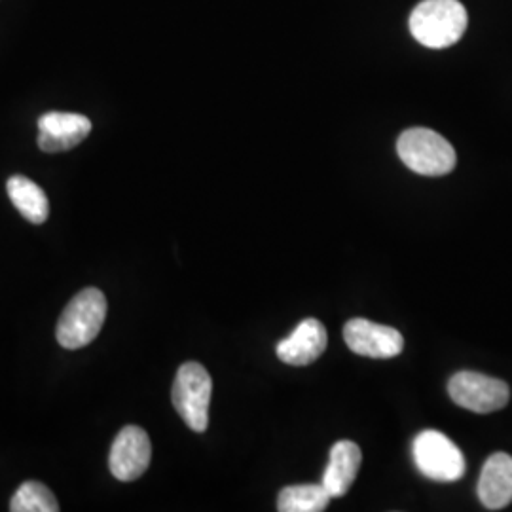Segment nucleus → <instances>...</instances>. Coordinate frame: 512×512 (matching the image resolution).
<instances>
[{
    "instance_id": "f257e3e1",
    "label": "nucleus",
    "mask_w": 512,
    "mask_h": 512,
    "mask_svg": "<svg viewBox=\"0 0 512 512\" xmlns=\"http://www.w3.org/2000/svg\"><path fill=\"white\" fill-rule=\"evenodd\" d=\"M467 10L459 0H421L410 14L412 37L427 48H450L467 29Z\"/></svg>"
},
{
    "instance_id": "f03ea898",
    "label": "nucleus",
    "mask_w": 512,
    "mask_h": 512,
    "mask_svg": "<svg viewBox=\"0 0 512 512\" xmlns=\"http://www.w3.org/2000/svg\"><path fill=\"white\" fill-rule=\"evenodd\" d=\"M107 319V298L99 289H84L67 304L57 321V342L65 349L86 348Z\"/></svg>"
},
{
    "instance_id": "7ed1b4c3",
    "label": "nucleus",
    "mask_w": 512,
    "mask_h": 512,
    "mask_svg": "<svg viewBox=\"0 0 512 512\" xmlns=\"http://www.w3.org/2000/svg\"><path fill=\"white\" fill-rule=\"evenodd\" d=\"M397 152L408 169L425 177L448 175L458 164L454 147L433 129H406L397 141Z\"/></svg>"
},
{
    "instance_id": "20e7f679",
    "label": "nucleus",
    "mask_w": 512,
    "mask_h": 512,
    "mask_svg": "<svg viewBox=\"0 0 512 512\" xmlns=\"http://www.w3.org/2000/svg\"><path fill=\"white\" fill-rule=\"evenodd\" d=\"M213 395V380L200 363H184L175 376L171 391L173 406L177 408L184 423L203 433L209 425V404Z\"/></svg>"
},
{
    "instance_id": "39448f33",
    "label": "nucleus",
    "mask_w": 512,
    "mask_h": 512,
    "mask_svg": "<svg viewBox=\"0 0 512 512\" xmlns=\"http://www.w3.org/2000/svg\"><path fill=\"white\" fill-rule=\"evenodd\" d=\"M412 458L421 475L435 482H456L467 467L458 444L435 429H425L414 439Z\"/></svg>"
},
{
    "instance_id": "423d86ee",
    "label": "nucleus",
    "mask_w": 512,
    "mask_h": 512,
    "mask_svg": "<svg viewBox=\"0 0 512 512\" xmlns=\"http://www.w3.org/2000/svg\"><path fill=\"white\" fill-rule=\"evenodd\" d=\"M448 393L454 403L475 414L497 412L511 399V389L503 380L473 370L454 374L448 382Z\"/></svg>"
},
{
    "instance_id": "0eeeda50",
    "label": "nucleus",
    "mask_w": 512,
    "mask_h": 512,
    "mask_svg": "<svg viewBox=\"0 0 512 512\" xmlns=\"http://www.w3.org/2000/svg\"><path fill=\"white\" fill-rule=\"evenodd\" d=\"M150 459L152 444L147 431L137 425H128L112 442L109 456L110 473L122 482H133L147 473Z\"/></svg>"
},
{
    "instance_id": "6e6552de",
    "label": "nucleus",
    "mask_w": 512,
    "mask_h": 512,
    "mask_svg": "<svg viewBox=\"0 0 512 512\" xmlns=\"http://www.w3.org/2000/svg\"><path fill=\"white\" fill-rule=\"evenodd\" d=\"M348 348L372 359L397 357L404 348L403 334L393 327L372 323L368 319H351L344 327Z\"/></svg>"
},
{
    "instance_id": "1a4fd4ad",
    "label": "nucleus",
    "mask_w": 512,
    "mask_h": 512,
    "mask_svg": "<svg viewBox=\"0 0 512 512\" xmlns=\"http://www.w3.org/2000/svg\"><path fill=\"white\" fill-rule=\"evenodd\" d=\"M38 147L55 154L78 147L90 133V118L76 112H48L38 120Z\"/></svg>"
},
{
    "instance_id": "9d476101",
    "label": "nucleus",
    "mask_w": 512,
    "mask_h": 512,
    "mask_svg": "<svg viewBox=\"0 0 512 512\" xmlns=\"http://www.w3.org/2000/svg\"><path fill=\"white\" fill-rule=\"evenodd\" d=\"M327 329L317 319H304L294 332L281 340L275 348L277 357L291 366H306L315 363L327 349Z\"/></svg>"
},
{
    "instance_id": "9b49d317",
    "label": "nucleus",
    "mask_w": 512,
    "mask_h": 512,
    "mask_svg": "<svg viewBox=\"0 0 512 512\" xmlns=\"http://www.w3.org/2000/svg\"><path fill=\"white\" fill-rule=\"evenodd\" d=\"M476 490L486 509H505L512 501V456L497 452L486 459Z\"/></svg>"
},
{
    "instance_id": "f8f14e48",
    "label": "nucleus",
    "mask_w": 512,
    "mask_h": 512,
    "mask_svg": "<svg viewBox=\"0 0 512 512\" xmlns=\"http://www.w3.org/2000/svg\"><path fill=\"white\" fill-rule=\"evenodd\" d=\"M363 461L361 448L351 440H340L330 450L329 465L323 473V486L330 497H342L348 494L351 484L355 482L359 467Z\"/></svg>"
},
{
    "instance_id": "ddd939ff",
    "label": "nucleus",
    "mask_w": 512,
    "mask_h": 512,
    "mask_svg": "<svg viewBox=\"0 0 512 512\" xmlns=\"http://www.w3.org/2000/svg\"><path fill=\"white\" fill-rule=\"evenodd\" d=\"M6 190L23 219L29 220L33 224H42L48 220V215H50L48 196L37 183H33L27 177L14 175L8 179Z\"/></svg>"
},
{
    "instance_id": "4468645a",
    "label": "nucleus",
    "mask_w": 512,
    "mask_h": 512,
    "mask_svg": "<svg viewBox=\"0 0 512 512\" xmlns=\"http://www.w3.org/2000/svg\"><path fill=\"white\" fill-rule=\"evenodd\" d=\"M329 492L323 484H298L287 486L277 497V511L321 512L329 507Z\"/></svg>"
},
{
    "instance_id": "2eb2a0df",
    "label": "nucleus",
    "mask_w": 512,
    "mask_h": 512,
    "mask_svg": "<svg viewBox=\"0 0 512 512\" xmlns=\"http://www.w3.org/2000/svg\"><path fill=\"white\" fill-rule=\"evenodd\" d=\"M12 512H57L59 503L54 494L40 482L29 480L21 484L10 501Z\"/></svg>"
}]
</instances>
